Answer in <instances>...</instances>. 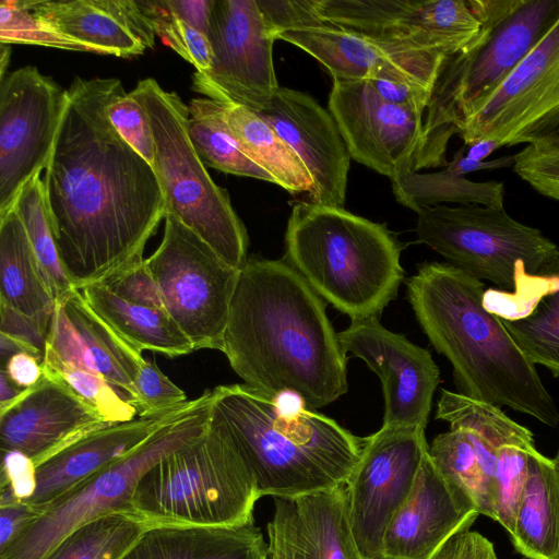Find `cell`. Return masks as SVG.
<instances>
[{"mask_svg": "<svg viewBox=\"0 0 559 559\" xmlns=\"http://www.w3.org/2000/svg\"><path fill=\"white\" fill-rule=\"evenodd\" d=\"M328 107L350 158L391 181L413 173L424 111L383 100L368 80H333Z\"/></svg>", "mask_w": 559, "mask_h": 559, "instance_id": "obj_15", "label": "cell"}, {"mask_svg": "<svg viewBox=\"0 0 559 559\" xmlns=\"http://www.w3.org/2000/svg\"><path fill=\"white\" fill-rule=\"evenodd\" d=\"M186 393L150 360H145L134 382L131 404L139 416L156 414L187 403Z\"/></svg>", "mask_w": 559, "mask_h": 559, "instance_id": "obj_44", "label": "cell"}, {"mask_svg": "<svg viewBox=\"0 0 559 559\" xmlns=\"http://www.w3.org/2000/svg\"><path fill=\"white\" fill-rule=\"evenodd\" d=\"M222 352L248 386L295 393L317 411L347 392V354L324 300L284 260L248 257L231 298Z\"/></svg>", "mask_w": 559, "mask_h": 559, "instance_id": "obj_2", "label": "cell"}, {"mask_svg": "<svg viewBox=\"0 0 559 559\" xmlns=\"http://www.w3.org/2000/svg\"><path fill=\"white\" fill-rule=\"evenodd\" d=\"M266 559H305L294 500L274 498V511L267 523Z\"/></svg>", "mask_w": 559, "mask_h": 559, "instance_id": "obj_46", "label": "cell"}, {"mask_svg": "<svg viewBox=\"0 0 559 559\" xmlns=\"http://www.w3.org/2000/svg\"><path fill=\"white\" fill-rule=\"evenodd\" d=\"M543 269L554 276L547 292L527 316L502 322L531 362L559 377V249Z\"/></svg>", "mask_w": 559, "mask_h": 559, "instance_id": "obj_35", "label": "cell"}, {"mask_svg": "<svg viewBox=\"0 0 559 559\" xmlns=\"http://www.w3.org/2000/svg\"><path fill=\"white\" fill-rule=\"evenodd\" d=\"M257 2L275 39L284 31L328 24L320 16L317 0Z\"/></svg>", "mask_w": 559, "mask_h": 559, "instance_id": "obj_48", "label": "cell"}, {"mask_svg": "<svg viewBox=\"0 0 559 559\" xmlns=\"http://www.w3.org/2000/svg\"><path fill=\"white\" fill-rule=\"evenodd\" d=\"M213 392L170 421L128 455L49 504L0 559H44L67 535L81 525L114 511L131 512V497L141 476L166 455L203 437L211 424ZM132 513V512H131Z\"/></svg>", "mask_w": 559, "mask_h": 559, "instance_id": "obj_10", "label": "cell"}, {"mask_svg": "<svg viewBox=\"0 0 559 559\" xmlns=\"http://www.w3.org/2000/svg\"><path fill=\"white\" fill-rule=\"evenodd\" d=\"M436 418L448 421L452 429L472 433L496 452L504 445L537 450L531 430L507 416L499 406L460 392L441 390Z\"/></svg>", "mask_w": 559, "mask_h": 559, "instance_id": "obj_34", "label": "cell"}, {"mask_svg": "<svg viewBox=\"0 0 559 559\" xmlns=\"http://www.w3.org/2000/svg\"><path fill=\"white\" fill-rule=\"evenodd\" d=\"M559 15V0H521L481 37L448 58L435 83L413 173L444 167L450 139L504 82Z\"/></svg>", "mask_w": 559, "mask_h": 559, "instance_id": "obj_7", "label": "cell"}, {"mask_svg": "<svg viewBox=\"0 0 559 559\" xmlns=\"http://www.w3.org/2000/svg\"><path fill=\"white\" fill-rule=\"evenodd\" d=\"M207 39L212 66L195 71L192 90L207 98L263 110L280 85L271 33L257 0H213Z\"/></svg>", "mask_w": 559, "mask_h": 559, "instance_id": "obj_12", "label": "cell"}, {"mask_svg": "<svg viewBox=\"0 0 559 559\" xmlns=\"http://www.w3.org/2000/svg\"><path fill=\"white\" fill-rule=\"evenodd\" d=\"M0 333L45 355L47 333L32 318L0 301Z\"/></svg>", "mask_w": 559, "mask_h": 559, "instance_id": "obj_50", "label": "cell"}, {"mask_svg": "<svg viewBox=\"0 0 559 559\" xmlns=\"http://www.w3.org/2000/svg\"><path fill=\"white\" fill-rule=\"evenodd\" d=\"M294 502L305 559H364L350 527L344 485Z\"/></svg>", "mask_w": 559, "mask_h": 559, "instance_id": "obj_31", "label": "cell"}, {"mask_svg": "<svg viewBox=\"0 0 559 559\" xmlns=\"http://www.w3.org/2000/svg\"><path fill=\"white\" fill-rule=\"evenodd\" d=\"M46 347L58 357L103 376L122 391L130 403L134 382L145 359L104 322L74 288L56 300Z\"/></svg>", "mask_w": 559, "mask_h": 559, "instance_id": "obj_23", "label": "cell"}, {"mask_svg": "<svg viewBox=\"0 0 559 559\" xmlns=\"http://www.w3.org/2000/svg\"><path fill=\"white\" fill-rule=\"evenodd\" d=\"M23 5L58 33L94 53L141 55L155 43V31L136 0H22Z\"/></svg>", "mask_w": 559, "mask_h": 559, "instance_id": "obj_25", "label": "cell"}, {"mask_svg": "<svg viewBox=\"0 0 559 559\" xmlns=\"http://www.w3.org/2000/svg\"><path fill=\"white\" fill-rule=\"evenodd\" d=\"M465 156L474 160H485L496 150L501 147L498 142L491 140H478L469 145H465Z\"/></svg>", "mask_w": 559, "mask_h": 559, "instance_id": "obj_59", "label": "cell"}, {"mask_svg": "<svg viewBox=\"0 0 559 559\" xmlns=\"http://www.w3.org/2000/svg\"><path fill=\"white\" fill-rule=\"evenodd\" d=\"M425 430L382 424L365 438L360 459L344 485L350 527L364 559H381L388 525L429 450Z\"/></svg>", "mask_w": 559, "mask_h": 559, "instance_id": "obj_13", "label": "cell"}, {"mask_svg": "<svg viewBox=\"0 0 559 559\" xmlns=\"http://www.w3.org/2000/svg\"><path fill=\"white\" fill-rule=\"evenodd\" d=\"M43 370L48 379L67 388L105 423H123L139 416L128 396L103 376L61 359L48 347H45Z\"/></svg>", "mask_w": 559, "mask_h": 559, "instance_id": "obj_37", "label": "cell"}, {"mask_svg": "<svg viewBox=\"0 0 559 559\" xmlns=\"http://www.w3.org/2000/svg\"><path fill=\"white\" fill-rule=\"evenodd\" d=\"M2 453L0 504L28 501L36 485L35 464L21 452Z\"/></svg>", "mask_w": 559, "mask_h": 559, "instance_id": "obj_49", "label": "cell"}, {"mask_svg": "<svg viewBox=\"0 0 559 559\" xmlns=\"http://www.w3.org/2000/svg\"><path fill=\"white\" fill-rule=\"evenodd\" d=\"M217 418L253 476L260 497L296 500L345 485L365 438L307 408L295 393L270 395L245 383L213 389Z\"/></svg>", "mask_w": 559, "mask_h": 559, "instance_id": "obj_4", "label": "cell"}, {"mask_svg": "<svg viewBox=\"0 0 559 559\" xmlns=\"http://www.w3.org/2000/svg\"><path fill=\"white\" fill-rule=\"evenodd\" d=\"M10 58V47L9 45L1 44V53H0V79L4 78L7 74V66L9 63Z\"/></svg>", "mask_w": 559, "mask_h": 559, "instance_id": "obj_60", "label": "cell"}, {"mask_svg": "<svg viewBox=\"0 0 559 559\" xmlns=\"http://www.w3.org/2000/svg\"><path fill=\"white\" fill-rule=\"evenodd\" d=\"M377 94L385 102L413 107L426 112L431 92L409 83L391 80H368Z\"/></svg>", "mask_w": 559, "mask_h": 559, "instance_id": "obj_52", "label": "cell"}, {"mask_svg": "<svg viewBox=\"0 0 559 559\" xmlns=\"http://www.w3.org/2000/svg\"><path fill=\"white\" fill-rule=\"evenodd\" d=\"M513 170L535 191L559 202V150L526 145L514 154Z\"/></svg>", "mask_w": 559, "mask_h": 559, "instance_id": "obj_45", "label": "cell"}, {"mask_svg": "<svg viewBox=\"0 0 559 559\" xmlns=\"http://www.w3.org/2000/svg\"><path fill=\"white\" fill-rule=\"evenodd\" d=\"M428 559H498L493 544L475 531H462L451 537Z\"/></svg>", "mask_w": 559, "mask_h": 559, "instance_id": "obj_51", "label": "cell"}, {"mask_svg": "<svg viewBox=\"0 0 559 559\" xmlns=\"http://www.w3.org/2000/svg\"><path fill=\"white\" fill-rule=\"evenodd\" d=\"M416 214L419 242L501 290L513 292L530 282L559 249L539 229L510 216L504 206L440 204Z\"/></svg>", "mask_w": 559, "mask_h": 559, "instance_id": "obj_9", "label": "cell"}, {"mask_svg": "<svg viewBox=\"0 0 559 559\" xmlns=\"http://www.w3.org/2000/svg\"><path fill=\"white\" fill-rule=\"evenodd\" d=\"M337 337L346 354L362 359L379 377L384 396L383 424L426 428L440 381L430 353L385 329L379 318L352 320Z\"/></svg>", "mask_w": 559, "mask_h": 559, "instance_id": "obj_18", "label": "cell"}, {"mask_svg": "<svg viewBox=\"0 0 559 559\" xmlns=\"http://www.w3.org/2000/svg\"><path fill=\"white\" fill-rule=\"evenodd\" d=\"M559 150V108L545 115L521 132L511 143Z\"/></svg>", "mask_w": 559, "mask_h": 559, "instance_id": "obj_55", "label": "cell"}, {"mask_svg": "<svg viewBox=\"0 0 559 559\" xmlns=\"http://www.w3.org/2000/svg\"><path fill=\"white\" fill-rule=\"evenodd\" d=\"M28 235L43 278L55 301L75 287L70 281L58 254L52 235L43 179L34 177L21 191L14 204Z\"/></svg>", "mask_w": 559, "mask_h": 559, "instance_id": "obj_38", "label": "cell"}, {"mask_svg": "<svg viewBox=\"0 0 559 559\" xmlns=\"http://www.w3.org/2000/svg\"><path fill=\"white\" fill-rule=\"evenodd\" d=\"M1 369L21 390L34 388L45 377L43 360L26 352H19L10 356L2 364Z\"/></svg>", "mask_w": 559, "mask_h": 559, "instance_id": "obj_54", "label": "cell"}, {"mask_svg": "<svg viewBox=\"0 0 559 559\" xmlns=\"http://www.w3.org/2000/svg\"><path fill=\"white\" fill-rule=\"evenodd\" d=\"M406 288L421 330L451 362L460 393L559 426V409L535 365L485 309L481 281L448 262H425Z\"/></svg>", "mask_w": 559, "mask_h": 559, "instance_id": "obj_3", "label": "cell"}, {"mask_svg": "<svg viewBox=\"0 0 559 559\" xmlns=\"http://www.w3.org/2000/svg\"><path fill=\"white\" fill-rule=\"evenodd\" d=\"M163 2L170 13L207 35L213 0H163Z\"/></svg>", "mask_w": 559, "mask_h": 559, "instance_id": "obj_56", "label": "cell"}, {"mask_svg": "<svg viewBox=\"0 0 559 559\" xmlns=\"http://www.w3.org/2000/svg\"><path fill=\"white\" fill-rule=\"evenodd\" d=\"M284 260L352 320L379 318L404 280L401 247L385 224L309 201L293 206Z\"/></svg>", "mask_w": 559, "mask_h": 559, "instance_id": "obj_5", "label": "cell"}, {"mask_svg": "<svg viewBox=\"0 0 559 559\" xmlns=\"http://www.w3.org/2000/svg\"><path fill=\"white\" fill-rule=\"evenodd\" d=\"M429 454L441 474L471 499L479 514L496 520L491 488L464 430L450 428L438 435L429 445Z\"/></svg>", "mask_w": 559, "mask_h": 559, "instance_id": "obj_39", "label": "cell"}, {"mask_svg": "<svg viewBox=\"0 0 559 559\" xmlns=\"http://www.w3.org/2000/svg\"><path fill=\"white\" fill-rule=\"evenodd\" d=\"M321 19L361 35L454 55L478 29L467 0H318Z\"/></svg>", "mask_w": 559, "mask_h": 559, "instance_id": "obj_16", "label": "cell"}, {"mask_svg": "<svg viewBox=\"0 0 559 559\" xmlns=\"http://www.w3.org/2000/svg\"><path fill=\"white\" fill-rule=\"evenodd\" d=\"M257 114L309 170L313 180L309 202L344 209L350 155L331 112L309 94L280 86Z\"/></svg>", "mask_w": 559, "mask_h": 559, "instance_id": "obj_19", "label": "cell"}, {"mask_svg": "<svg viewBox=\"0 0 559 559\" xmlns=\"http://www.w3.org/2000/svg\"><path fill=\"white\" fill-rule=\"evenodd\" d=\"M276 39L312 56L333 80H391L431 93L452 56L443 50L368 37L331 24L284 31Z\"/></svg>", "mask_w": 559, "mask_h": 559, "instance_id": "obj_17", "label": "cell"}, {"mask_svg": "<svg viewBox=\"0 0 559 559\" xmlns=\"http://www.w3.org/2000/svg\"><path fill=\"white\" fill-rule=\"evenodd\" d=\"M145 262L164 307L197 349L222 352L239 271L173 215L162 241Z\"/></svg>", "mask_w": 559, "mask_h": 559, "instance_id": "obj_11", "label": "cell"}, {"mask_svg": "<svg viewBox=\"0 0 559 559\" xmlns=\"http://www.w3.org/2000/svg\"><path fill=\"white\" fill-rule=\"evenodd\" d=\"M107 114L121 138L153 166L154 134L143 105L121 86L109 102Z\"/></svg>", "mask_w": 559, "mask_h": 559, "instance_id": "obj_43", "label": "cell"}, {"mask_svg": "<svg viewBox=\"0 0 559 559\" xmlns=\"http://www.w3.org/2000/svg\"><path fill=\"white\" fill-rule=\"evenodd\" d=\"M254 523L236 527H147L121 559H266Z\"/></svg>", "mask_w": 559, "mask_h": 559, "instance_id": "obj_26", "label": "cell"}, {"mask_svg": "<svg viewBox=\"0 0 559 559\" xmlns=\"http://www.w3.org/2000/svg\"><path fill=\"white\" fill-rule=\"evenodd\" d=\"M147 525L128 511H114L75 528L44 559H121Z\"/></svg>", "mask_w": 559, "mask_h": 559, "instance_id": "obj_36", "label": "cell"}, {"mask_svg": "<svg viewBox=\"0 0 559 559\" xmlns=\"http://www.w3.org/2000/svg\"><path fill=\"white\" fill-rule=\"evenodd\" d=\"M0 43L38 45L73 51L93 52L87 46L71 39L40 21L22 0L0 3Z\"/></svg>", "mask_w": 559, "mask_h": 559, "instance_id": "obj_41", "label": "cell"}, {"mask_svg": "<svg viewBox=\"0 0 559 559\" xmlns=\"http://www.w3.org/2000/svg\"><path fill=\"white\" fill-rule=\"evenodd\" d=\"M0 301L32 318L48 333L56 301L14 209L0 218Z\"/></svg>", "mask_w": 559, "mask_h": 559, "instance_id": "obj_28", "label": "cell"}, {"mask_svg": "<svg viewBox=\"0 0 559 559\" xmlns=\"http://www.w3.org/2000/svg\"><path fill=\"white\" fill-rule=\"evenodd\" d=\"M466 146L461 147L454 155L451 162H448L444 168L465 177L466 174L484 170V169H498L506 167H513L514 155L502 156L491 160H474L465 156Z\"/></svg>", "mask_w": 559, "mask_h": 559, "instance_id": "obj_57", "label": "cell"}, {"mask_svg": "<svg viewBox=\"0 0 559 559\" xmlns=\"http://www.w3.org/2000/svg\"><path fill=\"white\" fill-rule=\"evenodd\" d=\"M188 109L189 136L204 165L226 174L274 183L271 176L241 151L226 122L222 103L194 98Z\"/></svg>", "mask_w": 559, "mask_h": 559, "instance_id": "obj_32", "label": "cell"}, {"mask_svg": "<svg viewBox=\"0 0 559 559\" xmlns=\"http://www.w3.org/2000/svg\"><path fill=\"white\" fill-rule=\"evenodd\" d=\"M66 102L67 90L34 66L0 79V218L46 168Z\"/></svg>", "mask_w": 559, "mask_h": 559, "instance_id": "obj_14", "label": "cell"}, {"mask_svg": "<svg viewBox=\"0 0 559 559\" xmlns=\"http://www.w3.org/2000/svg\"><path fill=\"white\" fill-rule=\"evenodd\" d=\"M391 182L396 201L414 212L440 204L504 206L502 182L472 181L444 167L437 173H407Z\"/></svg>", "mask_w": 559, "mask_h": 559, "instance_id": "obj_33", "label": "cell"}, {"mask_svg": "<svg viewBox=\"0 0 559 559\" xmlns=\"http://www.w3.org/2000/svg\"><path fill=\"white\" fill-rule=\"evenodd\" d=\"M108 425L67 388L45 376L26 397L0 415V448L23 453L36 466Z\"/></svg>", "mask_w": 559, "mask_h": 559, "instance_id": "obj_22", "label": "cell"}, {"mask_svg": "<svg viewBox=\"0 0 559 559\" xmlns=\"http://www.w3.org/2000/svg\"><path fill=\"white\" fill-rule=\"evenodd\" d=\"M140 9L150 19L154 31L167 45L191 63L198 72L212 66V48L207 36L170 13L163 0H136Z\"/></svg>", "mask_w": 559, "mask_h": 559, "instance_id": "obj_40", "label": "cell"}, {"mask_svg": "<svg viewBox=\"0 0 559 559\" xmlns=\"http://www.w3.org/2000/svg\"><path fill=\"white\" fill-rule=\"evenodd\" d=\"M116 78H75L43 185L61 263L78 289L143 258L166 216L153 166L111 124Z\"/></svg>", "mask_w": 559, "mask_h": 559, "instance_id": "obj_1", "label": "cell"}, {"mask_svg": "<svg viewBox=\"0 0 559 559\" xmlns=\"http://www.w3.org/2000/svg\"><path fill=\"white\" fill-rule=\"evenodd\" d=\"M252 474L223 424L154 464L139 479L131 512L152 526L236 527L254 523Z\"/></svg>", "mask_w": 559, "mask_h": 559, "instance_id": "obj_6", "label": "cell"}, {"mask_svg": "<svg viewBox=\"0 0 559 559\" xmlns=\"http://www.w3.org/2000/svg\"><path fill=\"white\" fill-rule=\"evenodd\" d=\"M197 403L198 397L156 414L108 425L80 438L35 466V490L26 503L40 515L49 504L128 455Z\"/></svg>", "mask_w": 559, "mask_h": 559, "instance_id": "obj_21", "label": "cell"}, {"mask_svg": "<svg viewBox=\"0 0 559 559\" xmlns=\"http://www.w3.org/2000/svg\"><path fill=\"white\" fill-rule=\"evenodd\" d=\"M102 284L129 302L165 309L159 288L144 258L131 262Z\"/></svg>", "mask_w": 559, "mask_h": 559, "instance_id": "obj_47", "label": "cell"}, {"mask_svg": "<svg viewBox=\"0 0 559 559\" xmlns=\"http://www.w3.org/2000/svg\"><path fill=\"white\" fill-rule=\"evenodd\" d=\"M510 538L527 559H559V469L554 459L538 450L528 455Z\"/></svg>", "mask_w": 559, "mask_h": 559, "instance_id": "obj_27", "label": "cell"}, {"mask_svg": "<svg viewBox=\"0 0 559 559\" xmlns=\"http://www.w3.org/2000/svg\"><path fill=\"white\" fill-rule=\"evenodd\" d=\"M222 103V102H219ZM226 122L241 151L290 194H309L312 177L282 136L257 112L233 103H222Z\"/></svg>", "mask_w": 559, "mask_h": 559, "instance_id": "obj_30", "label": "cell"}, {"mask_svg": "<svg viewBox=\"0 0 559 559\" xmlns=\"http://www.w3.org/2000/svg\"><path fill=\"white\" fill-rule=\"evenodd\" d=\"M81 290L91 309L140 352L152 350L173 358L194 350L166 309L129 302L102 283Z\"/></svg>", "mask_w": 559, "mask_h": 559, "instance_id": "obj_29", "label": "cell"}, {"mask_svg": "<svg viewBox=\"0 0 559 559\" xmlns=\"http://www.w3.org/2000/svg\"><path fill=\"white\" fill-rule=\"evenodd\" d=\"M38 516L26 502L0 504V551L9 547Z\"/></svg>", "mask_w": 559, "mask_h": 559, "instance_id": "obj_53", "label": "cell"}, {"mask_svg": "<svg viewBox=\"0 0 559 559\" xmlns=\"http://www.w3.org/2000/svg\"><path fill=\"white\" fill-rule=\"evenodd\" d=\"M130 94L143 105L151 121L153 168L166 215L194 231L229 265L241 269L248 259L247 229L227 191L213 181L190 140L188 105L151 78L140 81Z\"/></svg>", "mask_w": 559, "mask_h": 559, "instance_id": "obj_8", "label": "cell"}, {"mask_svg": "<svg viewBox=\"0 0 559 559\" xmlns=\"http://www.w3.org/2000/svg\"><path fill=\"white\" fill-rule=\"evenodd\" d=\"M559 80V15L504 82L460 129L464 145L491 140L511 146L532 122L533 112Z\"/></svg>", "mask_w": 559, "mask_h": 559, "instance_id": "obj_24", "label": "cell"}, {"mask_svg": "<svg viewBox=\"0 0 559 559\" xmlns=\"http://www.w3.org/2000/svg\"><path fill=\"white\" fill-rule=\"evenodd\" d=\"M536 451H527L515 445H504L497 452L492 486L495 521L509 535L513 532L515 513L526 480L528 455Z\"/></svg>", "mask_w": 559, "mask_h": 559, "instance_id": "obj_42", "label": "cell"}, {"mask_svg": "<svg viewBox=\"0 0 559 559\" xmlns=\"http://www.w3.org/2000/svg\"><path fill=\"white\" fill-rule=\"evenodd\" d=\"M480 515L471 499L425 454L415 483L390 521L381 559H428Z\"/></svg>", "mask_w": 559, "mask_h": 559, "instance_id": "obj_20", "label": "cell"}, {"mask_svg": "<svg viewBox=\"0 0 559 559\" xmlns=\"http://www.w3.org/2000/svg\"><path fill=\"white\" fill-rule=\"evenodd\" d=\"M554 461L559 469V450H558V453H557L556 457L554 459Z\"/></svg>", "mask_w": 559, "mask_h": 559, "instance_id": "obj_61", "label": "cell"}, {"mask_svg": "<svg viewBox=\"0 0 559 559\" xmlns=\"http://www.w3.org/2000/svg\"><path fill=\"white\" fill-rule=\"evenodd\" d=\"M33 388L21 390L0 370V415L21 402Z\"/></svg>", "mask_w": 559, "mask_h": 559, "instance_id": "obj_58", "label": "cell"}]
</instances>
